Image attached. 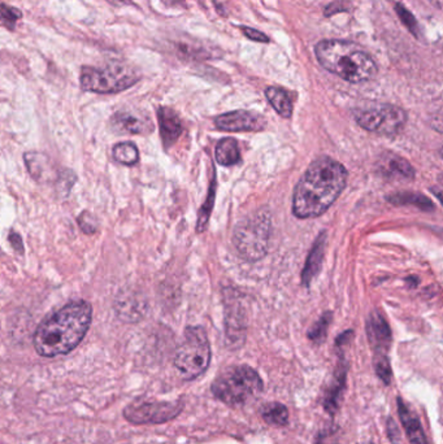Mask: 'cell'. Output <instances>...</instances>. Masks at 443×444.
I'll list each match as a JSON object with an SVG mask.
<instances>
[{"instance_id":"6da1fadb","label":"cell","mask_w":443,"mask_h":444,"mask_svg":"<svg viewBox=\"0 0 443 444\" xmlns=\"http://www.w3.org/2000/svg\"><path fill=\"white\" fill-rule=\"evenodd\" d=\"M346 168L330 157H320L308 166L292 196V212L298 218H314L326 212L347 184Z\"/></svg>"},{"instance_id":"30bf717a","label":"cell","mask_w":443,"mask_h":444,"mask_svg":"<svg viewBox=\"0 0 443 444\" xmlns=\"http://www.w3.org/2000/svg\"><path fill=\"white\" fill-rule=\"evenodd\" d=\"M217 129L224 131H259L267 125V121L255 112L234 110L215 119Z\"/></svg>"},{"instance_id":"f546056e","label":"cell","mask_w":443,"mask_h":444,"mask_svg":"<svg viewBox=\"0 0 443 444\" xmlns=\"http://www.w3.org/2000/svg\"><path fill=\"white\" fill-rule=\"evenodd\" d=\"M397 12H398V15H399L400 20L404 22V25L410 29V32L415 33V32L417 30V23L415 21V19H413L411 13L407 11L403 6H400V4L397 6Z\"/></svg>"},{"instance_id":"e575fe53","label":"cell","mask_w":443,"mask_h":444,"mask_svg":"<svg viewBox=\"0 0 443 444\" xmlns=\"http://www.w3.org/2000/svg\"><path fill=\"white\" fill-rule=\"evenodd\" d=\"M10 240H11L13 249H16L17 252H20V253H22V252H23V249H22L21 237H20V235H19L17 233L12 231L11 234H10Z\"/></svg>"},{"instance_id":"d6a6232c","label":"cell","mask_w":443,"mask_h":444,"mask_svg":"<svg viewBox=\"0 0 443 444\" xmlns=\"http://www.w3.org/2000/svg\"><path fill=\"white\" fill-rule=\"evenodd\" d=\"M243 33L245 35L249 38L251 41H255V42H261V44H268L270 42V38L265 35V34L261 33L259 30L256 29H252V28H242Z\"/></svg>"},{"instance_id":"836d02e7","label":"cell","mask_w":443,"mask_h":444,"mask_svg":"<svg viewBox=\"0 0 443 444\" xmlns=\"http://www.w3.org/2000/svg\"><path fill=\"white\" fill-rule=\"evenodd\" d=\"M432 126L434 131L443 133V110H440L432 117Z\"/></svg>"},{"instance_id":"7a4b0ae2","label":"cell","mask_w":443,"mask_h":444,"mask_svg":"<svg viewBox=\"0 0 443 444\" xmlns=\"http://www.w3.org/2000/svg\"><path fill=\"white\" fill-rule=\"evenodd\" d=\"M93 308L85 300L66 304L39 324L32 338L34 348L44 358H57L76 348L86 336Z\"/></svg>"},{"instance_id":"44dd1931","label":"cell","mask_w":443,"mask_h":444,"mask_svg":"<svg viewBox=\"0 0 443 444\" xmlns=\"http://www.w3.org/2000/svg\"><path fill=\"white\" fill-rule=\"evenodd\" d=\"M261 418L272 426H286L289 423V411L288 408L277 401L265 403L260 408Z\"/></svg>"},{"instance_id":"5bb4252c","label":"cell","mask_w":443,"mask_h":444,"mask_svg":"<svg viewBox=\"0 0 443 444\" xmlns=\"http://www.w3.org/2000/svg\"><path fill=\"white\" fill-rule=\"evenodd\" d=\"M347 368L345 364H339L337 367L334 376L328 385L324 392L323 407L328 414L334 417L335 413L339 409V404L343 398V392L346 390Z\"/></svg>"},{"instance_id":"3957f363","label":"cell","mask_w":443,"mask_h":444,"mask_svg":"<svg viewBox=\"0 0 443 444\" xmlns=\"http://www.w3.org/2000/svg\"><path fill=\"white\" fill-rule=\"evenodd\" d=\"M314 52L320 66L347 82L361 84L377 75L372 56L354 42L325 39L316 44Z\"/></svg>"},{"instance_id":"ab89813d","label":"cell","mask_w":443,"mask_h":444,"mask_svg":"<svg viewBox=\"0 0 443 444\" xmlns=\"http://www.w3.org/2000/svg\"><path fill=\"white\" fill-rule=\"evenodd\" d=\"M366 444H375V443H372V442H369V443H366Z\"/></svg>"},{"instance_id":"8d00e7d4","label":"cell","mask_w":443,"mask_h":444,"mask_svg":"<svg viewBox=\"0 0 443 444\" xmlns=\"http://www.w3.org/2000/svg\"><path fill=\"white\" fill-rule=\"evenodd\" d=\"M433 194L434 195L437 196L438 199H440V202L442 203L443 204V190L442 189H437V187H434V189H432Z\"/></svg>"},{"instance_id":"1f68e13d","label":"cell","mask_w":443,"mask_h":444,"mask_svg":"<svg viewBox=\"0 0 443 444\" xmlns=\"http://www.w3.org/2000/svg\"><path fill=\"white\" fill-rule=\"evenodd\" d=\"M1 17H3V22H10V29L13 28L15 22H17V20L21 17V13L19 11H16L15 8H8L7 6H3V10H1Z\"/></svg>"},{"instance_id":"277c9868","label":"cell","mask_w":443,"mask_h":444,"mask_svg":"<svg viewBox=\"0 0 443 444\" xmlns=\"http://www.w3.org/2000/svg\"><path fill=\"white\" fill-rule=\"evenodd\" d=\"M264 385L258 371L249 365L225 369L211 386L214 396L229 407H243L263 392Z\"/></svg>"},{"instance_id":"603a6c76","label":"cell","mask_w":443,"mask_h":444,"mask_svg":"<svg viewBox=\"0 0 443 444\" xmlns=\"http://www.w3.org/2000/svg\"><path fill=\"white\" fill-rule=\"evenodd\" d=\"M216 173L214 172V177L211 181V186H209V191L207 195L206 202L205 204L200 208L199 211V216H198V222H196V233L202 234L207 226H208V221L211 217V212L215 206V197H216Z\"/></svg>"},{"instance_id":"5b68a950","label":"cell","mask_w":443,"mask_h":444,"mask_svg":"<svg viewBox=\"0 0 443 444\" xmlns=\"http://www.w3.org/2000/svg\"><path fill=\"white\" fill-rule=\"evenodd\" d=\"M270 213L267 209H259L242 220L233 235L238 255L247 261L263 259L270 247Z\"/></svg>"},{"instance_id":"2e32d148","label":"cell","mask_w":443,"mask_h":444,"mask_svg":"<svg viewBox=\"0 0 443 444\" xmlns=\"http://www.w3.org/2000/svg\"><path fill=\"white\" fill-rule=\"evenodd\" d=\"M158 119H159L162 144L165 148H169L181 137L184 131L181 119L173 109L162 107L158 110Z\"/></svg>"},{"instance_id":"9c48e42d","label":"cell","mask_w":443,"mask_h":444,"mask_svg":"<svg viewBox=\"0 0 443 444\" xmlns=\"http://www.w3.org/2000/svg\"><path fill=\"white\" fill-rule=\"evenodd\" d=\"M182 409V401H134L124 409V417L134 425H159L172 421Z\"/></svg>"},{"instance_id":"cb8c5ba5","label":"cell","mask_w":443,"mask_h":444,"mask_svg":"<svg viewBox=\"0 0 443 444\" xmlns=\"http://www.w3.org/2000/svg\"><path fill=\"white\" fill-rule=\"evenodd\" d=\"M25 163L28 165L29 173L34 180L42 181L47 177L48 169V159L46 155L38 152H29L25 155Z\"/></svg>"},{"instance_id":"ffe728a7","label":"cell","mask_w":443,"mask_h":444,"mask_svg":"<svg viewBox=\"0 0 443 444\" xmlns=\"http://www.w3.org/2000/svg\"><path fill=\"white\" fill-rule=\"evenodd\" d=\"M216 162L223 166H233L239 163L241 152L238 143L234 138H224L217 143Z\"/></svg>"},{"instance_id":"9a60e30c","label":"cell","mask_w":443,"mask_h":444,"mask_svg":"<svg viewBox=\"0 0 443 444\" xmlns=\"http://www.w3.org/2000/svg\"><path fill=\"white\" fill-rule=\"evenodd\" d=\"M397 407H398L400 423H402V426L406 432L410 443L429 444L419 416L412 411L411 408L404 403L400 396L397 398Z\"/></svg>"},{"instance_id":"d4e9b609","label":"cell","mask_w":443,"mask_h":444,"mask_svg":"<svg viewBox=\"0 0 443 444\" xmlns=\"http://www.w3.org/2000/svg\"><path fill=\"white\" fill-rule=\"evenodd\" d=\"M390 203L397 204V206H415L417 208H422L424 211H431L434 208L432 202L416 193H398L395 195H391L388 197Z\"/></svg>"},{"instance_id":"ac0fdd59","label":"cell","mask_w":443,"mask_h":444,"mask_svg":"<svg viewBox=\"0 0 443 444\" xmlns=\"http://www.w3.org/2000/svg\"><path fill=\"white\" fill-rule=\"evenodd\" d=\"M325 239H326L325 233H321L320 237L316 239L314 247H312L310 255H308V258H307L305 267H304L302 273V282L304 286H310L312 280L319 274V271L321 269L323 258H324Z\"/></svg>"},{"instance_id":"83f0119b","label":"cell","mask_w":443,"mask_h":444,"mask_svg":"<svg viewBox=\"0 0 443 444\" xmlns=\"http://www.w3.org/2000/svg\"><path fill=\"white\" fill-rule=\"evenodd\" d=\"M373 365H375V370H376L377 377L384 382V385L389 386L390 383H391L393 371H391L388 355H375Z\"/></svg>"},{"instance_id":"8fae6325","label":"cell","mask_w":443,"mask_h":444,"mask_svg":"<svg viewBox=\"0 0 443 444\" xmlns=\"http://www.w3.org/2000/svg\"><path fill=\"white\" fill-rule=\"evenodd\" d=\"M367 336L375 355H388L391 345V331L382 314L379 312L369 314L367 320Z\"/></svg>"},{"instance_id":"52a82bcc","label":"cell","mask_w":443,"mask_h":444,"mask_svg":"<svg viewBox=\"0 0 443 444\" xmlns=\"http://www.w3.org/2000/svg\"><path fill=\"white\" fill-rule=\"evenodd\" d=\"M140 75L130 66L112 63L102 68L85 66L81 72V87L97 94H115L135 85Z\"/></svg>"},{"instance_id":"f35d334b","label":"cell","mask_w":443,"mask_h":444,"mask_svg":"<svg viewBox=\"0 0 443 444\" xmlns=\"http://www.w3.org/2000/svg\"><path fill=\"white\" fill-rule=\"evenodd\" d=\"M441 155H442V157H443V147H442V150H441Z\"/></svg>"},{"instance_id":"4dcf8cb0","label":"cell","mask_w":443,"mask_h":444,"mask_svg":"<svg viewBox=\"0 0 443 444\" xmlns=\"http://www.w3.org/2000/svg\"><path fill=\"white\" fill-rule=\"evenodd\" d=\"M386 432H388V436L389 441L393 444H398L400 441V429L397 423L394 421L393 417H389L386 421Z\"/></svg>"},{"instance_id":"e0dca14e","label":"cell","mask_w":443,"mask_h":444,"mask_svg":"<svg viewBox=\"0 0 443 444\" xmlns=\"http://www.w3.org/2000/svg\"><path fill=\"white\" fill-rule=\"evenodd\" d=\"M379 173L390 180H412L415 171L411 164L394 153H386L379 162Z\"/></svg>"},{"instance_id":"7c38bea8","label":"cell","mask_w":443,"mask_h":444,"mask_svg":"<svg viewBox=\"0 0 443 444\" xmlns=\"http://www.w3.org/2000/svg\"><path fill=\"white\" fill-rule=\"evenodd\" d=\"M111 128L112 131L119 134H137L144 135L150 134L153 126L150 119L142 117L128 110H119L111 117Z\"/></svg>"},{"instance_id":"7402d4cb","label":"cell","mask_w":443,"mask_h":444,"mask_svg":"<svg viewBox=\"0 0 443 444\" xmlns=\"http://www.w3.org/2000/svg\"><path fill=\"white\" fill-rule=\"evenodd\" d=\"M144 304L140 302L138 296L131 295L129 298H124L122 302L117 303V313L122 321L134 322L138 321L143 314Z\"/></svg>"},{"instance_id":"74e56055","label":"cell","mask_w":443,"mask_h":444,"mask_svg":"<svg viewBox=\"0 0 443 444\" xmlns=\"http://www.w3.org/2000/svg\"><path fill=\"white\" fill-rule=\"evenodd\" d=\"M431 3H433L435 7H438L440 10H443V0H429Z\"/></svg>"},{"instance_id":"ba28073f","label":"cell","mask_w":443,"mask_h":444,"mask_svg":"<svg viewBox=\"0 0 443 444\" xmlns=\"http://www.w3.org/2000/svg\"><path fill=\"white\" fill-rule=\"evenodd\" d=\"M354 116L363 129L379 135H395L407 122L404 109L393 104H370L357 109Z\"/></svg>"},{"instance_id":"d590c367","label":"cell","mask_w":443,"mask_h":444,"mask_svg":"<svg viewBox=\"0 0 443 444\" xmlns=\"http://www.w3.org/2000/svg\"><path fill=\"white\" fill-rule=\"evenodd\" d=\"M351 336H352V331H346V333H343L342 336H338V339H337V346H342L343 343H347Z\"/></svg>"},{"instance_id":"4fadbf2b","label":"cell","mask_w":443,"mask_h":444,"mask_svg":"<svg viewBox=\"0 0 443 444\" xmlns=\"http://www.w3.org/2000/svg\"><path fill=\"white\" fill-rule=\"evenodd\" d=\"M246 336V324H245V312L241 304H227V316H225V336L227 342L232 348H238L245 342Z\"/></svg>"},{"instance_id":"4316f807","label":"cell","mask_w":443,"mask_h":444,"mask_svg":"<svg viewBox=\"0 0 443 444\" xmlns=\"http://www.w3.org/2000/svg\"><path fill=\"white\" fill-rule=\"evenodd\" d=\"M330 321H332V313H325L316 324H314L310 331H308V338L320 345L323 343L326 338V334H328V327L330 325Z\"/></svg>"},{"instance_id":"d6986e66","label":"cell","mask_w":443,"mask_h":444,"mask_svg":"<svg viewBox=\"0 0 443 444\" xmlns=\"http://www.w3.org/2000/svg\"><path fill=\"white\" fill-rule=\"evenodd\" d=\"M265 97L270 106L283 119H290L292 115V102L290 95L280 87H268L265 90Z\"/></svg>"},{"instance_id":"f1b7e54d","label":"cell","mask_w":443,"mask_h":444,"mask_svg":"<svg viewBox=\"0 0 443 444\" xmlns=\"http://www.w3.org/2000/svg\"><path fill=\"white\" fill-rule=\"evenodd\" d=\"M78 225H79L81 230H84L86 234H91V233L97 231V220L88 212H84V213H81V216L78 217Z\"/></svg>"},{"instance_id":"8992f818","label":"cell","mask_w":443,"mask_h":444,"mask_svg":"<svg viewBox=\"0 0 443 444\" xmlns=\"http://www.w3.org/2000/svg\"><path fill=\"white\" fill-rule=\"evenodd\" d=\"M211 363V346L206 330L200 326H189L184 339L176 351L174 367L186 380L198 378Z\"/></svg>"},{"instance_id":"484cf974","label":"cell","mask_w":443,"mask_h":444,"mask_svg":"<svg viewBox=\"0 0 443 444\" xmlns=\"http://www.w3.org/2000/svg\"><path fill=\"white\" fill-rule=\"evenodd\" d=\"M113 157L115 160L124 165H134L140 160V152L137 146L129 142L119 143L113 147Z\"/></svg>"}]
</instances>
